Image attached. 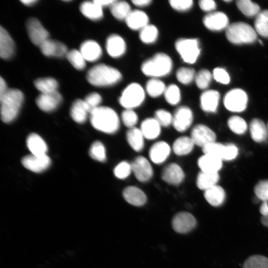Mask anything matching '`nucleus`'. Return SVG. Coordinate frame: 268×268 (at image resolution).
Instances as JSON below:
<instances>
[{
	"label": "nucleus",
	"mask_w": 268,
	"mask_h": 268,
	"mask_svg": "<svg viewBox=\"0 0 268 268\" xmlns=\"http://www.w3.org/2000/svg\"><path fill=\"white\" fill-rule=\"evenodd\" d=\"M90 120L96 130L114 134L119 129L120 121L116 112L108 107L99 106L90 113Z\"/></svg>",
	"instance_id": "obj_1"
},
{
	"label": "nucleus",
	"mask_w": 268,
	"mask_h": 268,
	"mask_svg": "<svg viewBox=\"0 0 268 268\" xmlns=\"http://www.w3.org/2000/svg\"><path fill=\"white\" fill-rule=\"evenodd\" d=\"M23 100V93L17 89H8L0 95L1 120L4 123L14 120L18 114Z\"/></svg>",
	"instance_id": "obj_2"
},
{
	"label": "nucleus",
	"mask_w": 268,
	"mask_h": 268,
	"mask_svg": "<svg viewBox=\"0 0 268 268\" xmlns=\"http://www.w3.org/2000/svg\"><path fill=\"white\" fill-rule=\"evenodd\" d=\"M122 77V74L118 69L103 64L93 66L86 74L88 82L98 87L114 85L119 82Z\"/></svg>",
	"instance_id": "obj_3"
},
{
	"label": "nucleus",
	"mask_w": 268,
	"mask_h": 268,
	"mask_svg": "<svg viewBox=\"0 0 268 268\" xmlns=\"http://www.w3.org/2000/svg\"><path fill=\"white\" fill-rule=\"evenodd\" d=\"M172 65V60L168 55L159 53L144 61L141 69L146 76L155 78L168 74L171 71Z\"/></svg>",
	"instance_id": "obj_4"
},
{
	"label": "nucleus",
	"mask_w": 268,
	"mask_h": 268,
	"mask_svg": "<svg viewBox=\"0 0 268 268\" xmlns=\"http://www.w3.org/2000/svg\"><path fill=\"white\" fill-rule=\"evenodd\" d=\"M225 34L228 41L234 44L252 43L257 38L255 30L248 24L243 22L229 25Z\"/></svg>",
	"instance_id": "obj_5"
},
{
	"label": "nucleus",
	"mask_w": 268,
	"mask_h": 268,
	"mask_svg": "<svg viewBox=\"0 0 268 268\" xmlns=\"http://www.w3.org/2000/svg\"><path fill=\"white\" fill-rule=\"evenodd\" d=\"M144 98L145 92L142 87L137 83H132L122 92L119 102L126 109H132L141 105Z\"/></svg>",
	"instance_id": "obj_6"
},
{
	"label": "nucleus",
	"mask_w": 268,
	"mask_h": 268,
	"mask_svg": "<svg viewBox=\"0 0 268 268\" xmlns=\"http://www.w3.org/2000/svg\"><path fill=\"white\" fill-rule=\"evenodd\" d=\"M175 48L182 60L187 63H195L200 54L199 42L196 39H179L175 42Z\"/></svg>",
	"instance_id": "obj_7"
},
{
	"label": "nucleus",
	"mask_w": 268,
	"mask_h": 268,
	"mask_svg": "<svg viewBox=\"0 0 268 268\" xmlns=\"http://www.w3.org/2000/svg\"><path fill=\"white\" fill-rule=\"evenodd\" d=\"M204 154L216 156L222 160H231L238 154V148L232 143L221 144L214 142L202 148Z\"/></svg>",
	"instance_id": "obj_8"
},
{
	"label": "nucleus",
	"mask_w": 268,
	"mask_h": 268,
	"mask_svg": "<svg viewBox=\"0 0 268 268\" xmlns=\"http://www.w3.org/2000/svg\"><path fill=\"white\" fill-rule=\"evenodd\" d=\"M226 108L232 112H240L245 110L248 102V96L242 89L235 88L228 91L223 100Z\"/></svg>",
	"instance_id": "obj_9"
},
{
	"label": "nucleus",
	"mask_w": 268,
	"mask_h": 268,
	"mask_svg": "<svg viewBox=\"0 0 268 268\" xmlns=\"http://www.w3.org/2000/svg\"><path fill=\"white\" fill-rule=\"evenodd\" d=\"M26 28L31 41L38 47L49 39L48 31L36 18L32 17L27 19Z\"/></svg>",
	"instance_id": "obj_10"
},
{
	"label": "nucleus",
	"mask_w": 268,
	"mask_h": 268,
	"mask_svg": "<svg viewBox=\"0 0 268 268\" xmlns=\"http://www.w3.org/2000/svg\"><path fill=\"white\" fill-rule=\"evenodd\" d=\"M190 137L195 144L202 148L215 142L216 140V135L214 132L202 124H198L193 127Z\"/></svg>",
	"instance_id": "obj_11"
},
{
	"label": "nucleus",
	"mask_w": 268,
	"mask_h": 268,
	"mask_svg": "<svg viewBox=\"0 0 268 268\" xmlns=\"http://www.w3.org/2000/svg\"><path fill=\"white\" fill-rule=\"evenodd\" d=\"M131 164L132 172L141 182H147L153 176V169L148 160L143 156L136 157Z\"/></svg>",
	"instance_id": "obj_12"
},
{
	"label": "nucleus",
	"mask_w": 268,
	"mask_h": 268,
	"mask_svg": "<svg viewBox=\"0 0 268 268\" xmlns=\"http://www.w3.org/2000/svg\"><path fill=\"white\" fill-rule=\"evenodd\" d=\"M197 222L195 217L188 212H180L173 218L172 226L179 233H188L196 226Z\"/></svg>",
	"instance_id": "obj_13"
},
{
	"label": "nucleus",
	"mask_w": 268,
	"mask_h": 268,
	"mask_svg": "<svg viewBox=\"0 0 268 268\" xmlns=\"http://www.w3.org/2000/svg\"><path fill=\"white\" fill-rule=\"evenodd\" d=\"M193 120V115L191 110L187 106H181L174 113L172 125L177 131L183 132L190 127Z\"/></svg>",
	"instance_id": "obj_14"
},
{
	"label": "nucleus",
	"mask_w": 268,
	"mask_h": 268,
	"mask_svg": "<svg viewBox=\"0 0 268 268\" xmlns=\"http://www.w3.org/2000/svg\"><path fill=\"white\" fill-rule=\"evenodd\" d=\"M21 163L25 168L31 171L40 173L50 166L51 159L47 154L35 155L31 154L23 157Z\"/></svg>",
	"instance_id": "obj_15"
},
{
	"label": "nucleus",
	"mask_w": 268,
	"mask_h": 268,
	"mask_svg": "<svg viewBox=\"0 0 268 268\" xmlns=\"http://www.w3.org/2000/svg\"><path fill=\"white\" fill-rule=\"evenodd\" d=\"M62 101V96L58 91L41 93L36 98V103L40 109L44 112L55 110Z\"/></svg>",
	"instance_id": "obj_16"
},
{
	"label": "nucleus",
	"mask_w": 268,
	"mask_h": 268,
	"mask_svg": "<svg viewBox=\"0 0 268 268\" xmlns=\"http://www.w3.org/2000/svg\"><path fill=\"white\" fill-rule=\"evenodd\" d=\"M204 26L210 30L220 31L228 26L229 20L223 12L216 11L210 12L203 18Z\"/></svg>",
	"instance_id": "obj_17"
},
{
	"label": "nucleus",
	"mask_w": 268,
	"mask_h": 268,
	"mask_svg": "<svg viewBox=\"0 0 268 268\" xmlns=\"http://www.w3.org/2000/svg\"><path fill=\"white\" fill-rule=\"evenodd\" d=\"M161 178L169 184L178 185L184 179L185 174L179 165L172 163L163 168L161 172Z\"/></svg>",
	"instance_id": "obj_18"
},
{
	"label": "nucleus",
	"mask_w": 268,
	"mask_h": 268,
	"mask_svg": "<svg viewBox=\"0 0 268 268\" xmlns=\"http://www.w3.org/2000/svg\"><path fill=\"white\" fill-rule=\"evenodd\" d=\"M42 53L47 57H62L67 53V46L63 43L48 39L40 46Z\"/></svg>",
	"instance_id": "obj_19"
},
{
	"label": "nucleus",
	"mask_w": 268,
	"mask_h": 268,
	"mask_svg": "<svg viewBox=\"0 0 268 268\" xmlns=\"http://www.w3.org/2000/svg\"><path fill=\"white\" fill-rule=\"evenodd\" d=\"M106 48L111 57L117 58L125 53L126 45L124 40L120 35L112 34L107 39Z\"/></svg>",
	"instance_id": "obj_20"
},
{
	"label": "nucleus",
	"mask_w": 268,
	"mask_h": 268,
	"mask_svg": "<svg viewBox=\"0 0 268 268\" xmlns=\"http://www.w3.org/2000/svg\"><path fill=\"white\" fill-rule=\"evenodd\" d=\"M170 152L169 145L164 141H160L151 146L149 151V156L153 163L159 164L166 160Z\"/></svg>",
	"instance_id": "obj_21"
},
{
	"label": "nucleus",
	"mask_w": 268,
	"mask_h": 268,
	"mask_svg": "<svg viewBox=\"0 0 268 268\" xmlns=\"http://www.w3.org/2000/svg\"><path fill=\"white\" fill-rule=\"evenodd\" d=\"M220 95L216 90H208L204 91L200 97L201 109L206 112H215L219 103Z\"/></svg>",
	"instance_id": "obj_22"
},
{
	"label": "nucleus",
	"mask_w": 268,
	"mask_h": 268,
	"mask_svg": "<svg viewBox=\"0 0 268 268\" xmlns=\"http://www.w3.org/2000/svg\"><path fill=\"white\" fill-rule=\"evenodd\" d=\"M198 164L201 171L215 173L221 168L222 160L213 155L204 154L199 158Z\"/></svg>",
	"instance_id": "obj_23"
},
{
	"label": "nucleus",
	"mask_w": 268,
	"mask_h": 268,
	"mask_svg": "<svg viewBox=\"0 0 268 268\" xmlns=\"http://www.w3.org/2000/svg\"><path fill=\"white\" fill-rule=\"evenodd\" d=\"M124 199L130 204L140 206L146 201V196L144 193L135 186H128L123 192Z\"/></svg>",
	"instance_id": "obj_24"
},
{
	"label": "nucleus",
	"mask_w": 268,
	"mask_h": 268,
	"mask_svg": "<svg viewBox=\"0 0 268 268\" xmlns=\"http://www.w3.org/2000/svg\"><path fill=\"white\" fill-rule=\"evenodd\" d=\"M80 52L85 61L94 62L99 59L102 54L100 45L93 40H87L80 46Z\"/></svg>",
	"instance_id": "obj_25"
},
{
	"label": "nucleus",
	"mask_w": 268,
	"mask_h": 268,
	"mask_svg": "<svg viewBox=\"0 0 268 268\" xmlns=\"http://www.w3.org/2000/svg\"><path fill=\"white\" fill-rule=\"evenodd\" d=\"M128 26L134 30H141L148 25L147 15L140 10H132L125 19Z\"/></svg>",
	"instance_id": "obj_26"
},
{
	"label": "nucleus",
	"mask_w": 268,
	"mask_h": 268,
	"mask_svg": "<svg viewBox=\"0 0 268 268\" xmlns=\"http://www.w3.org/2000/svg\"><path fill=\"white\" fill-rule=\"evenodd\" d=\"M14 51V43L7 31L0 27V57L2 59H8Z\"/></svg>",
	"instance_id": "obj_27"
},
{
	"label": "nucleus",
	"mask_w": 268,
	"mask_h": 268,
	"mask_svg": "<svg viewBox=\"0 0 268 268\" xmlns=\"http://www.w3.org/2000/svg\"><path fill=\"white\" fill-rule=\"evenodd\" d=\"M26 144L32 154L35 155L47 154L48 147L46 142L36 133H32L28 136Z\"/></svg>",
	"instance_id": "obj_28"
},
{
	"label": "nucleus",
	"mask_w": 268,
	"mask_h": 268,
	"mask_svg": "<svg viewBox=\"0 0 268 268\" xmlns=\"http://www.w3.org/2000/svg\"><path fill=\"white\" fill-rule=\"evenodd\" d=\"M140 130L144 138L153 139L159 135L161 126L154 118H149L142 122Z\"/></svg>",
	"instance_id": "obj_29"
},
{
	"label": "nucleus",
	"mask_w": 268,
	"mask_h": 268,
	"mask_svg": "<svg viewBox=\"0 0 268 268\" xmlns=\"http://www.w3.org/2000/svg\"><path fill=\"white\" fill-rule=\"evenodd\" d=\"M252 138L257 142L265 141L268 137V130L263 121L259 119H253L250 124Z\"/></svg>",
	"instance_id": "obj_30"
},
{
	"label": "nucleus",
	"mask_w": 268,
	"mask_h": 268,
	"mask_svg": "<svg viewBox=\"0 0 268 268\" xmlns=\"http://www.w3.org/2000/svg\"><path fill=\"white\" fill-rule=\"evenodd\" d=\"M88 114H90L89 111L84 100L78 99L73 102L70 114L75 122L80 124L84 123Z\"/></svg>",
	"instance_id": "obj_31"
},
{
	"label": "nucleus",
	"mask_w": 268,
	"mask_h": 268,
	"mask_svg": "<svg viewBox=\"0 0 268 268\" xmlns=\"http://www.w3.org/2000/svg\"><path fill=\"white\" fill-rule=\"evenodd\" d=\"M204 197L210 205L218 206L223 203L225 199V193L221 187L216 185L204 191Z\"/></svg>",
	"instance_id": "obj_32"
},
{
	"label": "nucleus",
	"mask_w": 268,
	"mask_h": 268,
	"mask_svg": "<svg viewBox=\"0 0 268 268\" xmlns=\"http://www.w3.org/2000/svg\"><path fill=\"white\" fill-rule=\"evenodd\" d=\"M79 9L83 15L91 20H99L103 17L102 7L93 0L83 2Z\"/></svg>",
	"instance_id": "obj_33"
},
{
	"label": "nucleus",
	"mask_w": 268,
	"mask_h": 268,
	"mask_svg": "<svg viewBox=\"0 0 268 268\" xmlns=\"http://www.w3.org/2000/svg\"><path fill=\"white\" fill-rule=\"evenodd\" d=\"M127 140L130 146L135 151H140L144 147V136L140 129L130 128L126 134Z\"/></svg>",
	"instance_id": "obj_34"
},
{
	"label": "nucleus",
	"mask_w": 268,
	"mask_h": 268,
	"mask_svg": "<svg viewBox=\"0 0 268 268\" xmlns=\"http://www.w3.org/2000/svg\"><path fill=\"white\" fill-rule=\"evenodd\" d=\"M219 179L218 173H210L201 171L197 176L196 184L200 189L205 191L216 185Z\"/></svg>",
	"instance_id": "obj_35"
},
{
	"label": "nucleus",
	"mask_w": 268,
	"mask_h": 268,
	"mask_svg": "<svg viewBox=\"0 0 268 268\" xmlns=\"http://www.w3.org/2000/svg\"><path fill=\"white\" fill-rule=\"evenodd\" d=\"M195 144L190 137L183 136L177 138L173 144L174 152L178 155H185L190 153Z\"/></svg>",
	"instance_id": "obj_36"
},
{
	"label": "nucleus",
	"mask_w": 268,
	"mask_h": 268,
	"mask_svg": "<svg viewBox=\"0 0 268 268\" xmlns=\"http://www.w3.org/2000/svg\"><path fill=\"white\" fill-rule=\"evenodd\" d=\"M131 11L130 4L126 1L115 0L110 6L111 13L119 20H125Z\"/></svg>",
	"instance_id": "obj_37"
},
{
	"label": "nucleus",
	"mask_w": 268,
	"mask_h": 268,
	"mask_svg": "<svg viewBox=\"0 0 268 268\" xmlns=\"http://www.w3.org/2000/svg\"><path fill=\"white\" fill-rule=\"evenodd\" d=\"M35 87L41 93H49L57 91L58 83L54 78L42 77L34 82Z\"/></svg>",
	"instance_id": "obj_38"
},
{
	"label": "nucleus",
	"mask_w": 268,
	"mask_h": 268,
	"mask_svg": "<svg viewBox=\"0 0 268 268\" xmlns=\"http://www.w3.org/2000/svg\"><path fill=\"white\" fill-rule=\"evenodd\" d=\"M254 26L257 33L262 37L268 38V9L260 12L256 16Z\"/></svg>",
	"instance_id": "obj_39"
},
{
	"label": "nucleus",
	"mask_w": 268,
	"mask_h": 268,
	"mask_svg": "<svg viewBox=\"0 0 268 268\" xmlns=\"http://www.w3.org/2000/svg\"><path fill=\"white\" fill-rule=\"evenodd\" d=\"M236 5L239 10L247 16H257L260 12L259 5L250 0H237Z\"/></svg>",
	"instance_id": "obj_40"
},
{
	"label": "nucleus",
	"mask_w": 268,
	"mask_h": 268,
	"mask_svg": "<svg viewBox=\"0 0 268 268\" xmlns=\"http://www.w3.org/2000/svg\"><path fill=\"white\" fill-rule=\"evenodd\" d=\"M166 87L161 80L155 78L149 80L146 84V90L148 95L152 97L160 96L164 93Z\"/></svg>",
	"instance_id": "obj_41"
},
{
	"label": "nucleus",
	"mask_w": 268,
	"mask_h": 268,
	"mask_svg": "<svg viewBox=\"0 0 268 268\" xmlns=\"http://www.w3.org/2000/svg\"><path fill=\"white\" fill-rule=\"evenodd\" d=\"M158 35L157 28L153 25L148 24L140 30L139 36L142 42L151 44L156 40Z\"/></svg>",
	"instance_id": "obj_42"
},
{
	"label": "nucleus",
	"mask_w": 268,
	"mask_h": 268,
	"mask_svg": "<svg viewBox=\"0 0 268 268\" xmlns=\"http://www.w3.org/2000/svg\"><path fill=\"white\" fill-rule=\"evenodd\" d=\"M66 58L72 65V66L77 70H82L85 67V60L80 52L76 49H73L68 51Z\"/></svg>",
	"instance_id": "obj_43"
},
{
	"label": "nucleus",
	"mask_w": 268,
	"mask_h": 268,
	"mask_svg": "<svg viewBox=\"0 0 268 268\" xmlns=\"http://www.w3.org/2000/svg\"><path fill=\"white\" fill-rule=\"evenodd\" d=\"M243 268H268V258L261 255H253L244 262Z\"/></svg>",
	"instance_id": "obj_44"
},
{
	"label": "nucleus",
	"mask_w": 268,
	"mask_h": 268,
	"mask_svg": "<svg viewBox=\"0 0 268 268\" xmlns=\"http://www.w3.org/2000/svg\"><path fill=\"white\" fill-rule=\"evenodd\" d=\"M228 126L233 133L238 134H243L247 129L246 122L237 116H232L228 119Z\"/></svg>",
	"instance_id": "obj_45"
},
{
	"label": "nucleus",
	"mask_w": 268,
	"mask_h": 268,
	"mask_svg": "<svg viewBox=\"0 0 268 268\" xmlns=\"http://www.w3.org/2000/svg\"><path fill=\"white\" fill-rule=\"evenodd\" d=\"M164 93L166 101L170 105H176L181 100L180 89L175 84H172L166 87Z\"/></svg>",
	"instance_id": "obj_46"
},
{
	"label": "nucleus",
	"mask_w": 268,
	"mask_h": 268,
	"mask_svg": "<svg viewBox=\"0 0 268 268\" xmlns=\"http://www.w3.org/2000/svg\"><path fill=\"white\" fill-rule=\"evenodd\" d=\"M89 154L91 158L98 161L104 162L106 159L105 148L99 141H96L92 144Z\"/></svg>",
	"instance_id": "obj_47"
},
{
	"label": "nucleus",
	"mask_w": 268,
	"mask_h": 268,
	"mask_svg": "<svg viewBox=\"0 0 268 268\" xmlns=\"http://www.w3.org/2000/svg\"><path fill=\"white\" fill-rule=\"evenodd\" d=\"M195 70L191 67H181L176 72L178 81L183 84H188L192 82L196 76Z\"/></svg>",
	"instance_id": "obj_48"
},
{
	"label": "nucleus",
	"mask_w": 268,
	"mask_h": 268,
	"mask_svg": "<svg viewBox=\"0 0 268 268\" xmlns=\"http://www.w3.org/2000/svg\"><path fill=\"white\" fill-rule=\"evenodd\" d=\"M211 78L212 74L208 70L202 69L196 74L195 80L200 89H204L208 87Z\"/></svg>",
	"instance_id": "obj_49"
},
{
	"label": "nucleus",
	"mask_w": 268,
	"mask_h": 268,
	"mask_svg": "<svg viewBox=\"0 0 268 268\" xmlns=\"http://www.w3.org/2000/svg\"><path fill=\"white\" fill-rule=\"evenodd\" d=\"M131 172H132L131 164L125 161L120 162L114 169L115 176L120 179H124L128 177Z\"/></svg>",
	"instance_id": "obj_50"
},
{
	"label": "nucleus",
	"mask_w": 268,
	"mask_h": 268,
	"mask_svg": "<svg viewBox=\"0 0 268 268\" xmlns=\"http://www.w3.org/2000/svg\"><path fill=\"white\" fill-rule=\"evenodd\" d=\"M121 118L124 125L129 129L134 127L138 121L137 114L132 109H126L122 113Z\"/></svg>",
	"instance_id": "obj_51"
},
{
	"label": "nucleus",
	"mask_w": 268,
	"mask_h": 268,
	"mask_svg": "<svg viewBox=\"0 0 268 268\" xmlns=\"http://www.w3.org/2000/svg\"><path fill=\"white\" fill-rule=\"evenodd\" d=\"M254 192L263 201H268V180L260 181L255 186Z\"/></svg>",
	"instance_id": "obj_52"
},
{
	"label": "nucleus",
	"mask_w": 268,
	"mask_h": 268,
	"mask_svg": "<svg viewBox=\"0 0 268 268\" xmlns=\"http://www.w3.org/2000/svg\"><path fill=\"white\" fill-rule=\"evenodd\" d=\"M154 118L161 126L168 127L172 124L173 116L170 112L164 109L156 111Z\"/></svg>",
	"instance_id": "obj_53"
},
{
	"label": "nucleus",
	"mask_w": 268,
	"mask_h": 268,
	"mask_svg": "<svg viewBox=\"0 0 268 268\" xmlns=\"http://www.w3.org/2000/svg\"><path fill=\"white\" fill-rule=\"evenodd\" d=\"M84 101L90 113L92 110L99 107V105L102 101V97L98 93L92 92L88 94Z\"/></svg>",
	"instance_id": "obj_54"
},
{
	"label": "nucleus",
	"mask_w": 268,
	"mask_h": 268,
	"mask_svg": "<svg viewBox=\"0 0 268 268\" xmlns=\"http://www.w3.org/2000/svg\"><path fill=\"white\" fill-rule=\"evenodd\" d=\"M169 3L172 8L180 11L188 10L193 5L192 0H171L169 1Z\"/></svg>",
	"instance_id": "obj_55"
},
{
	"label": "nucleus",
	"mask_w": 268,
	"mask_h": 268,
	"mask_svg": "<svg viewBox=\"0 0 268 268\" xmlns=\"http://www.w3.org/2000/svg\"><path fill=\"white\" fill-rule=\"evenodd\" d=\"M214 78L221 83L227 84L230 82V77L227 71L222 68L217 67L213 71Z\"/></svg>",
	"instance_id": "obj_56"
},
{
	"label": "nucleus",
	"mask_w": 268,
	"mask_h": 268,
	"mask_svg": "<svg viewBox=\"0 0 268 268\" xmlns=\"http://www.w3.org/2000/svg\"><path fill=\"white\" fill-rule=\"evenodd\" d=\"M200 8L204 11L209 12L216 8V5L213 0H201L199 2Z\"/></svg>",
	"instance_id": "obj_57"
},
{
	"label": "nucleus",
	"mask_w": 268,
	"mask_h": 268,
	"mask_svg": "<svg viewBox=\"0 0 268 268\" xmlns=\"http://www.w3.org/2000/svg\"><path fill=\"white\" fill-rule=\"evenodd\" d=\"M115 0H93L95 2L100 5L101 7H103L104 6H109L110 7L111 5L115 2Z\"/></svg>",
	"instance_id": "obj_58"
},
{
	"label": "nucleus",
	"mask_w": 268,
	"mask_h": 268,
	"mask_svg": "<svg viewBox=\"0 0 268 268\" xmlns=\"http://www.w3.org/2000/svg\"><path fill=\"white\" fill-rule=\"evenodd\" d=\"M132 1L134 4L138 7L146 6L151 2L150 0H133Z\"/></svg>",
	"instance_id": "obj_59"
},
{
	"label": "nucleus",
	"mask_w": 268,
	"mask_h": 268,
	"mask_svg": "<svg viewBox=\"0 0 268 268\" xmlns=\"http://www.w3.org/2000/svg\"><path fill=\"white\" fill-rule=\"evenodd\" d=\"M260 212L262 216L268 215V201H263L260 208Z\"/></svg>",
	"instance_id": "obj_60"
},
{
	"label": "nucleus",
	"mask_w": 268,
	"mask_h": 268,
	"mask_svg": "<svg viewBox=\"0 0 268 268\" xmlns=\"http://www.w3.org/2000/svg\"><path fill=\"white\" fill-rule=\"evenodd\" d=\"M8 88L5 80L0 77V95L3 94Z\"/></svg>",
	"instance_id": "obj_61"
},
{
	"label": "nucleus",
	"mask_w": 268,
	"mask_h": 268,
	"mask_svg": "<svg viewBox=\"0 0 268 268\" xmlns=\"http://www.w3.org/2000/svg\"><path fill=\"white\" fill-rule=\"evenodd\" d=\"M37 1V0H22L21 2L27 6L32 5Z\"/></svg>",
	"instance_id": "obj_62"
},
{
	"label": "nucleus",
	"mask_w": 268,
	"mask_h": 268,
	"mask_svg": "<svg viewBox=\"0 0 268 268\" xmlns=\"http://www.w3.org/2000/svg\"><path fill=\"white\" fill-rule=\"evenodd\" d=\"M261 221L264 226L268 227V215L262 216L261 218Z\"/></svg>",
	"instance_id": "obj_63"
},
{
	"label": "nucleus",
	"mask_w": 268,
	"mask_h": 268,
	"mask_svg": "<svg viewBox=\"0 0 268 268\" xmlns=\"http://www.w3.org/2000/svg\"><path fill=\"white\" fill-rule=\"evenodd\" d=\"M267 128H268V126H267Z\"/></svg>",
	"instance_id": "obj_64"
}]
</instances>
